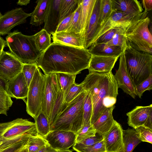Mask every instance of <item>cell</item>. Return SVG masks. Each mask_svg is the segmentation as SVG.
<instances>
[{
	"mask_svg": "<svg viewBox=\"0 0 152 152\" xmlns=\"http://www.w3.org/2000/svg\"><path fill=\"white\" fill-rule=\"evenodd\" d=\"M81 0H80L78 6L74 13L71 23L66 32L81 33L80 29V17L81 10Z\"/></svg>",
	"mask_w": 152,
	"mask_h": 152,
	"instance_id": "39",
	"label": "cell"
},
{
	"mask_svg": "<svg viewBox=\"0 0 152 152\" xmlns=\"http://www.w3.org/2000/svg\"><path fill=\"white\" fill-rule=\"evenodd\" d=\"M79 2L80 0H61L59 8V23L74 12L78 6Z\"/></svg>",
	"mask_w": 152,
	"mask_h": 152,
	"instance_id": "28",
	"label": "cell"
},
{
	"mask_svg": "<svg viewBox=\"0 0 152 152\" xmlns=\"http://www.w3.org/2000/svg\"><path fill=\"white\" fill-rule=\"evenodd\" d=\"M123 130L120 124L115 120L113 126L103 136L107 152H122Z\"/></svg>",
	"mask_w": 152,
	"mask_h": 152,
	"instance_id": "15",
	"label": "cell"
},
{
	"mask_svg": "<svg viewBox=\"0 0 152 152\" xmlns=\"http://www.w3.org/2000/svg\"><path fill=\"white\" fill-rule=\"evenodd\" d=\"M119 57V67L114 77L118 88H121L125 93L135 99L137 96L135 86L127 72L124 53Z\"/></svg>",
	"mask_w": 152,
	"mask_h": 152,
	"instance_id": "14",
	"label": "cell"
},
{
	"mask_svg": "<svg viewBox=\"0 0 152 152\" xmlns=\"http://www.w3.org/2000/svg\"><path fill=\"white\" fill-rule=\"evenodd\" d=\"M77 152H107L103 140L88 148L78 150Z\"/></svg>",
	"mask_w": 152,
	"mask_h": 152,
	"instance_id": "46",
	"label": "cell"
},
{
	"mask_svg": "<svg viewBox=\"0 0 152 152\" xmlns=\"http://www.w3.org/2000/svg\"><path fill=\"white\" fill-rule=\"evenodd\" d=\"M128 73L136 86L152 75V55L139 51L128 43L124 51Z\"/></svg>",
	"mask_w": 152,
	"mask_h": 152,
	"instance_id": "6",
	"label": "cell"
},
{
	"mask_svg": "<svg viewBox=\"0 0 152 152\" xmlns=\"http://www.w3.org/2000/svg\"><path fill=\"white\" fill-rule=\"evenodd\" d=\"M5 41L11 53L22 64L36 62L42 54L37 47L34 35H26L15 30Z\"/></svg>",
	"mask_w": 152,
	"mask_h": 152,
	"instance_id": "4",
	"label": "cell"
},
{
	"mask_svg": "<svg viewBox=\"0 0 152 152\" xmlns=\"http://www.w3.org/2000/svg\"><path fill=\"white\" fill-rule=\"evenodd\" d=\"M143 125L152 129V110L150 112L146 121Z\"/></svg>",
	"mask_w": 152,
	"mask_h": 152,
	"instance_id": "49",
	"label": "cell"
},
{
	"mask_svg": "<svg viewBox=\"0 0 152 152\" xmlns=\"http://www.w3.org/2000/svg\"><path fill=\"white\" fill-rule=\"evenodd\" d=\"M29 139L21 141L0 149V152H20L27 146Z\"/></svg>",
	"mask_w": 152,
	"mask_h": 152,
	"instance_id": "44",
	"label": "cell"
},
{
	"mask_svg": "<svg viewBox=\"0 0 152 152\" xmlns=\"http://www.w3.org/2000/svg\"><path fill=\"white\" fill-rule=\"evenodd\" d=\"M30 0H19L17 4L20 6H26L30 3Z\"/></svg>",
	"mask_w": 152,
	"mask_h": 152,
	"instance_id": "52",
	"label": "cell"
},
{
	"mask_svg": "<svg viewBox=\"0 0 152 152\" xmlns=\"http://www.w3.org/2000/svg\"><path fill=\"white\" fill-rule=\"evenodd\" d=\"M126 27L121 28L114 34L111 39L106 44L110 46H119L124 51L128 45L127 40L124 34Z\"/></svg>",
	"mask_w": 152,
	"mask_h": 152,
	"instance_id": "36",
	"label": "cell"
},
{
	"mask_svg": "<svg viewBox=\"0 0 152 152\" xmlns=\"http://www.w3.org/2000/svg\"><path fill=\"white\" fill-rule=\"evenodd\" d=\"M6 83L7 82L0 78V87H4L5 88Z\"/></svg>",
	"mask_w": 152,
	"mask_h": 152,
	"instance_id": "53",
	"label": "cell"
},
{
	"mask_svg": "<svg viewBox=\"0 0 152 152\" xmlns=\"http://www.w3.org/2000/svg\"><path fill=\"white\" fill-rule=\"evenodd\" d=\"M147 14V12L145 11L137 15L113 12L111 15L98 27L90 46L100 36L108 31L116 28L126 27L132 21L140 18H145Z\"/></svg>",
	"mask_w": 152,
	"mask_h": 152,
	"instance_id": "9",
	"label": "cell"
},
{
	"mask_svg": "<svg viewBox=\"0 0 152 152\" xmlns=\"http://www.w3.org/2000/svg\"><path fill=\"white\" fill-rule=\"evenodd\" d=\"M118 58L92 55L88 69L89 73L112 71Z\"/></svg>",
	"mask_w": 152,
	"mask_h": 152,
	"instance_id": "17",
	"label": "cell"
},
{
	"mask_svg": "<svg viewBox=\"0 0 152 152\" xmlns=\"http://www.w3.org/2000/svg\"><path fill=\"white\" fill-rule=\"evenodd\" d=\"M86 94L84 91L70 102L64 104L50 127V131H69L75 134L78 132L83 126V105Z\"/></svg>",
	"mask_w": 152,
	"mask_h": 152,
	"instance_id": "3",
	"label": "cell"
},
{
	"mask_svg": "<svg viewBox=\"0 0 152 152\" xmlns=\"http://www.w3.org/2000/svg\"><path fill=\"white\" fill-rule=\"evenodd\" d=\"M23 64L11 53L3 51L0 56V78L7 82L22 72Z\"/></svg>",
	"mask_w": 152,
	"mask_h": 152,
	"instance_id": "12",
	"label": "cell"
},
{
	"mask_svg": "<svg viewBox=\"0 0 152 152\" xmlns=\"http://www.w3.org/2000/svg\"><path fill=\"white\" fill-rule=\"evenodd\" d=\"M74 13L64 18L59 23L55 33L66 31L71 23Z\"/></svg>",
	"mask_w": 152,
	"mask_h": 152,
	"instance_id": "47",
	"label": "cell"
},
{
	"mask_svg": "<svg viewBox=\"0 0 152 152\" xmlns=\"http://www.w3.org/2000/svg\"><path fill=\"white\" fill-rule=\"evenodd\" d=\"M148 17L135 20L125 28L124 34L128 43L135 50L152 54V36Z\"/></svg>",
	"mask_w": 152,
	"mask_h": 152,
	"instance_id": "7",
	"label": "cell"
},
{
	"mask_svg": "<svg viewBox=\"0 0 152 152\" xmlns=\"http://www.w3.org/2000/svg\"><path fill=\"white\" fill-rule=\"evenodd\" d=\"M45 82V75L38 67L29 86L26 102L27 113L34 119L42 111Z\"/></svg>",
	"mask_w": 152,
	"mask_h": 152,
	"instance_id": "8",
	"label": "cell"
},
{
	"mask_svg": "<svg viewBox=\"0 0 152 152\" xmlns=\"http://www.w3.org/2000/svg\"><path fill=\"white\" fill-rule=\"evenodd\" d=\"M28 86L21 72L15 77L7 82L5 90L11 98L24 100L27 98Z\"/></svg>",
	"mask_w": 152,
	"mask_h": 152,
	"instance_id": "16",
	"label": "cell"
},
{
	"mask_svg": "<svg viewBox=\"0 0 152 152\" xmlns=\"http://www.w3.org/2000/svg\"><path fill=\"white\" fill-rule=\"evenodd\" d=\"M83 126L91 123L93 107L90 94L86 91L83 105Z\"/></svg>",
	"mask_w": 152,
	"mask_h": 152,
	"instance_id": "33",
	"label": "cell"
},
{
	"mask_svg": "<svg viewBox=\"0 0 152 152\" xmlns=\"http://www.w3.org/2000/svg\"><path fill=\"white\" fill-rule=\"evenodd\" d=\"M20 152H28L27 146L23 148Z\"/></svg>",
	"mask_w": 152,
	"mask_h": 152,
	"instance_id": "54",
	"label": "cell"
},
{
	"mask_svg": "<svg viewBox=\"0 0 152 152\" xmlns=\"http://www.w3.org/2000/svg\"><path fill=\"white\" fill-rule=\"evenodd\" d=\"M31 13L25 12L22 8H16L9 11L0 18V36L8 35L15 26L26 22Z\"/></svg>",
	"mask_w": 152,
	"mask_h": 152,
	"instance_id": "13",
	"label": "cell"
},
{
	"mask_svg": "<svg viewBox=\"0 0 152 152\" xmlns=\"http://www.w3.org/2000/svg\"><path fill=\"white\" fill-rule=\"evenodd\" d=\"M113 12L111 0H100L99 26L111 15Z\"/></svg>",
	"mask_w": 152,
	"mask_h": 152,
	"instance_id": "35",
	"label": "cell"
},
{
	"mask_svg": "<svg viewBox=\"0 0 152 152\" xmlns=\"http://www.w3.org/2000/svg\"><path fill=\"white\" fill-rule=\"evenodd\" d=\"M100 0H96L93 12L84 34V48L88 49L99 26Z\"/></svg>",
	"mask_w": 152,
	"mask_h": 152,
	"instance_id": "21",
	"label": "cell"
},
{
	"mask_svg": "<svg viewBox=\"0 0 152 152\" xmlns=\"http://www.w3.org/2000/svg\"><path fill=\"white\" fill-rule=\"evenodd\" d=\"M43 137L51 148L61 151L69 149L75 144L76 134L69 131L53 130Z\"/></svg>",
	"mask_w": 152,
	"mask_h": 152,
	"instance_id": "11",
	"label": "cell"
},
{
	"mask_svg": "<svg viewBox=\"0 0 152 152\" xmlns=\"http://www.w3.org/2000/svg\"><path fill=\"white\" fill-rule=\"evenodd\" d=\"M84 91L80 83L77 84L75 82L71 86L66 95L64 98V103H68L70 102Z\"/></svg>",
	"mask_w": 152,
	"mask_h": 152,
	"instance_id": "42",
	"label": "cell"
},
{
	"mask_svg": "<svg viewBox=\"0 0 152 152\" xmlns=\"http://www.w3.org/2000/svg\"><path fill=\"white\" fill-rule=\"evenodd\" d=\"M151 110L152 104L145 106H137L126 114L128 125L133 128L143 125Z\"/></svg>",
	"mask_w": 152,
	"mask_h": 152,
	"instance_id": "22",
	"label": "cell"
},
{
	"mask_svg": "<svg viewBox=\"0 0 152 152\" xmlns=\"http://www.w3.org/2000/svg\"><path fill=\"white\" fill-rule=\"evenodd\" d=\"M145 11L148 12L152 9V0H143L142 1Z\"/></svg>",
	"mask_w": 152,
	"mask_h": 152,
	"instance_id": "48",
	"label": "cell"
},
{
	"mask_svg": "<svg viewBox=\"0 0 152 152\" xmlns=\"http://www.w3.org/2000/svg\"><path fill=\"white\" fill-rule=\"evenodd\" d=\"M61 0H50L44 21L43 29L50 34L55 33L60 20V4Z\"/></svg>",
	"mask_w": 152,
	"mask_h": 152,
	"instance_id": "18",
	"label": "cell"
},
{
	"mask_svg": "<svg viewBox=\"0 0 152 152\" xmlns=\"http://www.w3.org/2000/svg\"><path fill=\"white\" fill-rule=\"evenodd\" d=\"M37 134L43 137L50 131L49 121L46 115L41 111L34 119Z\"/></svg>",
	"mask_w": 152,
	"mask_h": 152,
	"instance_id": "30",
	"label": "cell"
},
{
	"mask_svg": "<svg viewBox=\"0 0 152 152\" xmlns=\"http://www.w3.org/2000/svg\"><path fill=\"white\" fill-rule=\"evenodd\" d=\"M137 136L142 142L152 144V129L142 125L134 128Z\"/></svg>",
	"mask_w": 152,
	"mask_h": 152,
	"instance_id": "41",
	"label": "cell"
},
{
	"mask_svg": "<svg viewBox=\"0 0 152 152\" xmlns=\"http://www.w3.org/2000/svg\"><path fill=\"white\" fill-rule=\"evenodd\" d=\"M34 35L37 47L42 53L52 43L51 42V35L43 28Z\"/></svg>",
	"mask_w": 152,
	"mask_h": 152,
	"instance_id": "29",
	"label": "cell"
},
{
	"mask_svg": "<svg viewBox=\"0 0 152 152\" xmlns=\"http://www.w3.org/2000/svg\"><path fill=\"white\" fill-rule=\"evenodd\" d=\"M53 42L65 45L84 48V35L80 33L63 31L52 34Z\"/></svg>",
	"mask_w": 152,
	"mask_h": 152,
	"instance_id": "19",
	"label": "cell"
},
{
	"mask_svg": "<svg viewBox=\"0 0 152 152\" xmlns=\"http://www.w3.org/2000/svg\"><path fill=\"white\" fill-rule=\"evenodd\" d=\"M88 49L92 55L111 57H119L124 52L118 46H110L106 44H93Z\"/></svg>",
	"mask_w": 152,
	"mask_h": 152,
	"instance_id": "24",
	"label": "cell"
},
{
	"mask_svg": "<svg viewBox=\"0 0 152 152\" xmlns=\"http://www.w3.org/2000/svg\"><path fill=\"white\" fill-rule=\"evenodd\" d=\"M80 84L91 95L93 107L91 123L92 125L107 108L116 103L118 94L117 83L111 71L89 73Z\"/></svg>",
	"mask_w": 152,
	"mask_h": 152,
	"instance_id": "2",
	"label": "cell"
},
{
	"mask_svg": "<svg viewBox=\"0 0 152 152\" xmlns=\"http://www.w3.org/2000/svg\"><path fill=\"white\" fill-rule=\"evenodd\" d=\"M103 140V136L96 133L95 136L88 137L80 143L75 144L73 146L72 148L76 151L89 147Z\"/></svg>",
	"mask_w": 152,
	"mask_h": 152,
	"instance_id": "38",
	"label": "cell"
},
{
	"mask_svg": "<svg viewBox=\"0 0 152 152\" xmlns=\"http://www.w3.org/2000/svg\"><path fill=\"white\" fill-rule=\"evenodd\" d=\"M60 151L53 149L48 144L38 152H59Z\"/></svg>",
	"mask_w": 152,
	"mask_h": 152,
	"instance_id": "50",
	"label": "cell"
},
{
	"mask_svg": "<svg viewBox=\"0 0 152 152\" xmlns=\"http://www.w3.org/2000/svg\"><path fill=\"white\" fill-rule=\"evenodd\" d=\"M96 0H81L80 17L81 33L84 35Z\"/></svg>",
	"mask_w": 152,
	"mask_h": 152,
	"instance_id": "26",
	"label": "cell"
},
{
	"mask_svg": "<svg viewBox=\"0 0 152 152\" xmlns=\"http://www.w3.org/2000/svg\"><path fill=\"white\" fill-rule=\"evenodd\" d=\"M91 56L88 49L53 42L36 62L45 75L63 73L76 75L88 69Z\"/></svg>",
	"mask_w": 152,
	"mask_h": 152,
	"instance_id": "1",
	"label": "cell"
},
{
	"mask_svg": "<svg viewBox=\"0 0 152 152\" xmlns=\"http://www.w3.org/2000/svg\"><path fill=\"white\" fill-rule=\"evenodd\" d=\"M50 1V0H39L37 1V5L31 13L30 24L38 26L44 23Z\"/></svg>",
	"mask_w": 152,
	"mask_h": 152,
	"instance_id": "25",
	"label": "cell"
},
{
	"mask_svg": "<svg viewBox=\"0 0 152 152\" xmlns=\"http://www.w3.org/2000/svg\"><path fill=\"white\" fill-rule=\"evenodd\" d=\"M113 12L137 15L143 12V9L137 0H111Z\"/></svg>",
	"mask_w": 152,
	"mask_h": 152,
	"instance_id": "20",
	"label": "cell"
},
{
	"mask_svg": "<svg viewBox=\"0 0 152 152\" xmlns=\"http://www.w3.org/2000/svg\"><path fill=\"white\" fill-rule=\"evenodd\" d=\"M96 133L95 130L91 123L83 126L76 134L75 144L80 143L88 137L95 136Z\"/></svg>",
	"mask_w": 152,
	"mask_h": 152,
	"instance_id": "37",
	"label": "cell"
},
{
	"mask_svg": "<svg viewBox=\"0 0 152 152\" xmlns=\"http://www.w3.org/2000/svg\"><path fill=\"white\" fill-rule=\"evenodd\" d=\"M45 75V82L41 111L46 115L49 121L58 92L59 84L55 73Z\"/></svg>",
	"mask_w": 152,
	"mask_h": 152,
	"instance_id": "10",
	"label": "cell"
},
{
	"mask_svg": "<svg viewBox=\"0 0 152 152\" xmlns=\"http://www.w3.org/2000/svg\"><path fill=\"white\" fill-rule=\"evenodd\" d=\"M123 150L122 152H132L142 141L138 138L134 128H128L123 130Z\"/></svg>",
	"mask_w": 152,
	"mask_h": 152,
	"instance_id": "27",
	"label": "cell"
},
{
	"mask_svg": "<svg viewBox=\"0 0 152 152\" xmlns=\"http://www.w3.org/2000/svg\"><path fill=\"white\" fill-rule=\"evenodd\" d=\"M121 28H123L118 27L110 30L100 36L92 44L106 43L111 39L114 34Z\"/></svg>",
	"mask_w": 152,
	"mask_h": 152,
	"instance_id": "45",
	"label": "cell"
},
{
	"mask_svg": "<svg viewBox=\"0 0 152 152\" xmlns=\"http://www.w3.org/2000/svg\"><path fill=\"white\" fill-rule=\"evenodd\" d=\"M13 102L5 90V88L0 87V114L7 115V112Z\"/></svg>",
	"mask_w": 152,
	"mask_h": 152,
	"instance_id": "34",
	"label": "cell"
},
{
	"mask_svg": "<svg viewBox=\"0 0 152 152\" xmlns=\"http://www.w3.org/2000/svg\"><path fill=\"white\" fill-rule=\"evenodd\" d=\"M55 73L65 98L71 86L75 82L76 75L63 73Z\"/></svg>",
	"mask_w": 152,
	"mask_h": 152,
	"instance_id": "31",
	"label": "cell"
},
{
	"mask_svg": "<svg viewBox=\"0 0 152 152\" xmlns=\"http://www.w3.org/2000/svg\"><path fill=\"white\" fill-rule=\"evenodd\" d=\"M59 152H72V151L71 150L68 149L66 150L60 151Z\"/></svg>",
	"mask_w": 152,
	"mask_h": 152,
	"instance_id": "55",
	"label": "cell"
},
{
	"mask_svg": "<svg viewBox=\"0 0 152 152\" xmlns=\"http://www.w3.org/2000/svg\"><path fill=\"white\" fill-rule=\"evenodd\" d=\"M2 15H3L1 14V13L0 12V18L2 17Z\"/></svg>",
	"mask_w": 152,
	"mask_h": 152,
	"instance_id": "56",
	"label": "cell"
},
{
	"mask_svg": "<svg viewBox=\"0 0 152 152\" xmlns=\"http://www.w3.org/2000/svg\"><path fill=\"white\" fill-rule=\"evenodd\" d=\"M6 45V41L0 36V56L4 51L3 49Z\"/></svg>",
	"mask_w": 152,
	"mask_h": 152,
	"instance_id": "51",
	"label": "cell"
},
{
	"mask_svg": "<svg viewBox=\"0 0 152 152\" xmlns=\"http://www.w3.org/2000/svg\"><path fill=\"white\" fill-rule=\"evenodd\" d=\"M48 143L44 138L38 135L29 138L27 147L28 152H38Z\"/></svg>",
	"mask_w": 152,
	"mask_h": 152,
	"instance_id": "32",
	"label": "cell"
},
{
	"mask_svg": "<svg viewBox=\"0 0 152 152\" xmlns=\"http://www.w3.org/2000/svg\"><path fill=\"white\" fill-rule=\"evenodd\" d=\"M152 89V75L143 80L139 85L135 86V91L137 96L141 98L143 93L146 91Z\"/></svg>",
	"mask_w": 152,
	"mask_h": 152,
	"instance_id": "43",
	"label": "cell"
},
{
	"mask_svg": "<svg viewBox=\"0 0 152 152\" xmlns=\"http://www.w3.org/2000/svg\"><path fill=\"white\" fill-rule=\"evenodd\" d=\"M115 105L107 108L102 115L92 125L96 133L103 136L110 129L115 121L113 112Z\"/></svg>",
	"mask_w": 152,
	"mask_h": 152,
	"instance_id": "23",
	"label": "cell"
},
{
	"mask_svg": "<svg viewBox=\"0 0 152 152\" xmlns=\"http://www.w3.org/2000/svg\"><path fill=\"white\" fill-rule=\"evenodd\" d=\"M37 135L35 123L27 119L0 123V149Z\"/></svg>",
	"mask_w": 152,
	"mask_h": 152,
	"instance_id": "5",
	"label": "cell"
},
{
	"mask_svg": "<svg viewBox=\"0 0 152 152\" xmlns=\"http://www.w3.org/2000/svg\"><path fill=\"white\" fill-rule=\"evenodd\" d=\"M38 67L36 62L31 63L23 64L22 72L24 75L28 86L37 69Z\"/></svg>",
	"mask_w": 152,
	"mask_h": 152,
	"instance_id": "40",
	"label": "cell"
}]
</instances>
